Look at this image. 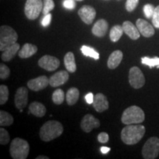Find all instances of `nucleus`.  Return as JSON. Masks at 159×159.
Wrapping results in <instances>:
<instances>
[{
	"instance_id": "nucleus-21",
	"label": "nucleus",
	"mask_w": 159,
	"mask_h": 159,
	"mask_svg": "<svg viewBox=\"0 0 159 159\" xmlns=\"http://www.w3.org/2000/svg\"><path fill=\"white\" fill-rule=\"evenodd\" d=\"M29 111L34 116L37 117H42L46 114L47 109L42 103L39 102H33L30 105Z\"/></svg>"
},
{
	"instance_id": "nucleus-23",
	"label": "nucleus",
	"mask_w": 159,
	"mask_h": 159,
	"mask_svg": "<svg viewBox=\"0 0 159 159\" xmlns=\"http://www.w3.org/2000/svg\"><path fill=\"white\" fill-rule=\"evenodd\" d=\"M64 65L66 70L70 73H74L77 70L75 55L71 52H67L64 56Z\"/></svg>"
},
{
	"instance_id": "nucleus-3",
	"label": "nucleus",
	"mask_w": 159,
	"mask_h": 159,
	"mask_svg": "<svg viewBox=\"0 0 159 159\" xmlns=\"http://www.w3.org/2000/svg\"><path fill=\"white\" fill-rule=\"evenodd\" d=\"M145 115L143 110L136 105L125 109L122 116V122L125 125L140 124L144 121Z\"/></svg>"
},
{
	"instance_id": "nucleus-30",
	"label": "nucleus",
	"mask_w": 159,
	"mask_h": 159,
	"mask_svg": "<svg viewBox=\"0 0 159 159\" xmlns=\"http://www.w3.org/2000/svg\"><path fill=\"white\" fill-rule=\"evenodd\" d=\"M9 97V90L7 85H0V104H5Z\"/></svg>"
},
{
	"instance_id": "nucleus-6",
	"label": "nucleus",
	"mask_w": 159,
	"mask_h": 159,
	"mask_svg": "<svg viewBox=\"0 0 159 159\" xmlns=\"http://www.w3.org/2000/svg\"><path fill=\"white\" fill-rule=\"evenodd\" d=\"M142 156L145 159H154L159 154V139L151 137L145 142L142 148Z\"/></svg>"
},
{
	"instance_id": "nucleus-22",
	"label": "nucleus",
	"mask_w": 159,
	"mask_h": 159,
	"mask_svg": "<svg viewBox=\"0 0 159 159\" xmlns=\"http://www.w3.org/2000/svg\"><path fill=\"white\" fill-rule=\"evenodd\" d=\"M20 49L19 43H15L8 48H7L1 55V58L3 61H10L13 58L16 52Z\"/></svg>"
},
{
	"instance_id": "nucleus-13",
	"label": "nucleus",
	"mask_w": 159,
	"mask_h": 159,
	"mask_svg": "<svg viewBox=\"0 0 159 159\" xmlns=\"http://www.w3.org/2000/svg\"><path fill=\"white\" fill-rule=\"evenodd\" d=\"M78 15L83 22L91 25L96 17V11L91 6L84 5L78 11Z\"/></svg>"
},
{
	"instance_id": "nucleus-38",
	"label": "nucleus",
	"mask_w": 159,
	"mask_h": 159,
	"mask_svg": "<svg viewBox=\"0 0 159 159\" xmlns=\"http://www.w3.org/2000/svg\"><path fill=\"white\" fill-rule=\"evenodd\" d=\"M75 0H64L63 2V5L65 8L66 9H74L76 6V4H75Z\"/></svg>"
},
{
	"instance_id": "nucleus-19",
	"label": "nucleus",
	"mask_w": 159,
	"mask_h": 159,
	"mask_svg": "<svg viewBox=\"0 0 159 159\" xmlns=\"http://www.w3.org/2000/svg\"><path fill=\"white\" fill-rule=\"evenodd\" d=\"M123 58V53L120 50H115L108 57L107 65L110 69H114L119 66Z\"/></svg>"
},
{
	"instance_id": "nucleus-26",
	"label": "nucleus",
	"mask_w": 159,
	"mask_h": 159,
	"mask_svg": "<svg viewBox=\"0 0 159 159\" xmlns=\"http://www.w3.org/2000/svg\"><path fill=\"white\" fill-rule=\"evenodd\" d=\"M13 121L14 119L11 114L4 111H0V126H10L13 124Z\"/></svg>"
},
{
	"instance_id": "nucleus-10",
	"label": "nucleus",
	"mask_w": 159,
	"mask_h": 159,
	"mask_svg": "<svg viewBox=\"0 0 159 159\" xmlns=\"http://www.w3.org/2000/svg\"><path fill=\"white\" fill-rule=\"evenodd\" d=\"M49 85V78L45 75L31 79L27 82V86L32 91H39L47 88Z\"/></svg>"
},
{
	"instance_id": "nucleus-43",
	"label": "nucleus",
	"mask_w": 159,
	"mask_h": 159,
	"mask_svg": "<svg viewBox=\"0 0 159 159\" xmlns=\"http://www.w3.org/2000/svg\"><path fill=\"white\" fill-rule=\"evenodd\" d=\"M75 1H79V2H80V1H83V0H75Z\"/></svg>"
},
{
	"instance_id": "nucleus-29",
	"label": "nucleus",
	"mask_w": 159,
	"mask_h": 159,
	"mask_svg": "<svg viewBox=\"0 0 159 159\" xmlns=\"http://www.w3.org/2000/svg\"><path fill=\"white\" fill-rule=\"evenodd\" d=\"M142 63L143 64L148 66L150 69L152 67L156 66L157 68L159 69V57H155L153 58H150L148 57H142Z\"/></svg>"
},
{
	"instance_id": "nucleus-12",
	"label": "nucleus",
	"mask_w": 159,
	"mask_h": 159,
	"mask_svg": "<svg viewBox=\"0 0 159 159\" xmlns=\"http://www.w3.org/2000/svg\"><path fill=\"white\" fill-rule=\"evenodd\" d=\"M100 122L98 119L91 114H87L83 117L80 123V127L82 130L85 133H90L94 128H99Z\"/></svg>"
},
{
	"instance_id": "nucleus-15",
	"label": "nucleus",
	"mask_w": 159,
	"mask_h": 159,
	"mask_svg": "<svg viewBox=\"0 0 159 159\" xmlns=\"http://www.w3.org/2000/svg\"><path fill=\"white\" fill-rule=\"evenodd\" d=\"M93 106L97 112L102 113L106 111L109 107V102L105 95L102 93H98L94 96Z\"/></svg>"
},
{
	"instance_id": "nucleus-31",
	"label": "nucleus",
	"mask_w": 159,
	"mask_h": 159,
	"mask_svg": "<svg viewBox=\"0 0 159 159\" xmlns=\"http://www.w3.org/2000/svg\"><path fill=\"white\" fill-rule=\"evenodd\" d=\"M43 7L42 13L43 15H47L52 11L55 7V3L53 0H43Z\"/></svg>"
},
{
	"instance_id": "nucleus-36",
	"label": "nucleus",
	"mask_w": 159,
	"mask_h": 159,
	"mask_svg": "<svg viewBox=\"0 0 159 159\" xmlns=\"http://www.w3.org/2000/svg\"><path fill=\"white\" fill-rule=\"evenodd\" d=\"M152 25L156 28H159V5L155 8L153 16L152 17Z\"/></svg>"
},
{
	"instance_id": "nucleus-37",
	"label": "nucleus",
	"mask_w": 159,
	"mask_h": 159,
	"mask_svg": "<svg viewBox=\"0 0 159 159\" xmlns=\"http://www.w3.org/2000/svg\"><path fill=\"white\" fill-rule=\"evenodd\" d=\"M97 139H98L99 142L102 143V144H105V143H107L108 142L109 136L108 135V134H107V133L102 132L98 135Z\"/></svg>"
},
{
	"instance_id": "nucleus-34",
	"label": "nucleus",
	"mask_w": 159,
	"mask_h": 159,
	"mask_svg": "<svg viewBox=\"0 0 159 159\" xmlns=\"http://www.w3.org/2000/svg\"><path fill=\"white\" fill-rule=\"evenodd\" d=\"M155 8L156 7H154L153 5H151V4H147L144 6V13L145 16H146L148 19H151L153 16Z\"/></svg>"
},
{
	"instance_id": "nucleus-39",
	"label": "nucleus",
	"mask_w": 159,
	"mask_h": 159,
	"mask_svg": "<svg viewBox=\"0 0 159 159\" xmlns=\"http://www.w3.org/2000/svg\"><path fill=\"white\" fill-rule=\"evenodd\" d=\"M51 19H52V15L51 13H48V14L45 15L43 19H42V25L43 27H47V26L49 25V24L51 23Z\"/></svg>"
},
{
	"instance_id": "nucleus-33",
	"label": "nucleus",
	"mask_w": 159,
	"mask_h": 159,
	"mask_svg": "<svg viewBox=\"0 0 159 159\" xmlns=\"http://www.w3.org/2000/svg\"><path fill=\"white\" fill-rule=\"evenodd\" d=\"M10 73H11V71H10L8 66L4 64V63H1L0 64V78H1V80L8 78Z\"/></svg>"
},
{
	"instance_id": "nucleus-41",
	"label": "nucleus",
	"mask_w": 159,
	"mask_h": 159,
	"mask_svg": "<svg viewBox=\"0 0 159 159\" xmlns=\"http://www.w3.org/2000/svg\"><path fill=\"white\" fill-rule=\"evenodd\" d=\"M100 150H101V152H102V153L107 154L108 152H109V151L111 150V148H107V147H102V148H100Z\"/></svg>"
},
{
	"instance_id": "nucleus-40",
	"label": "nucleus",
	"mask_w": 159,
	"mask_h": 159,
	"mask_svg": "<svg viewBox=\"0 0 159 159\" xmlns=\"http://www.w3.org/2000/svg\"><path fill=\"white\" fill-rule=\"evenodd\" d=\"M85 101H86L88 104H93V102H94V96L92 93H89L85 96Z\"/></svg>"
},
{
	"instance_id": "nucleus-7",
	"label": "nucleus",
	"mask_w": 159,
	"mask_h": 159,
	"mask_svg": "<svg viewBox=\"0 0 159 159\" xmlns=\"http://www.w3.org/2000/svg\"><path fill=\"white\" fill-rule=\"evenodd\" d=\"M42 0H27L25 7V13L30 20L36 19L43 11Z\"/></svg>"
},
{
	"instance_id": "nucleus-35",
	"label": "nucleus",
	"mask_w": 159,
	"mask_h": 159,
	"mask_svg": "<svg viewBox=\"0 0 159 159\" xmlns=\"http://www.w3.org/2000/svg\"><path fill=\"white\" fill-rule=\"evenodd\" d=\"M139 0H127L125 4V8L128 12L134 11L138 5Z\"/></svg>"
},
{
	"instance_id": "nucleus-28",
	"label": "nucleus",
	"mask_w": 159,
	"mask_h": 159,
	"mask_svg": "<svg viewBox=\"0 0 159 159\" xmlns=\"http://www.w3.org/2000/svg\"><path fill=\"white\" fill-rule=\"evenodd\" d=\"M53 102L56 105L62 104L65 99V94L64 91L62 89H57L53 92L52 96Z\"/></svg>"
},
{
	"instance_id": "nucleus-5",
	"label": "nucleus",
	"mask_w": 159,
	"mask_h": 159,
	"mask_svg": "<svg viewBox=\"0 0 159 159\" xmlns=\"http://www.w3.org/2000/svg\"><path fill=\"white\" fill-rule=\"evenodd\" d=\"M18 35L14 30L7 25L0 27V51H5L13 43H16Z\"/></svg>"
},
{
	"instance_id": "nucleus-4",
	"label": "nucleus",
	"mask_w": 159,
	"mask_h": 159,
	"mask_svg": "<svg viewBox=\"0 0 159 159\" xmlns=\"http://www.w3.org/2000/svg\"><path fill=\"white\" fill-rule=\"evenodd\" d=\"M30 152L28 142L22 139L16 138L12 141L10 153L13 159H26Z\"/></svg>"
},
{
	"instance_id": "nucleus-17",
	"label": "nucleus",
	"mask_w": 159,
	"mask_h": 159,
	"mask_svg": "<svg viewBox=\"0 0 159 159\" xmlns=\"http://www.w3.org/2000/svg\"><path fill=\"white\" fill-rule=\"evenodd\" d=\"M108 29V23L106 20L99 19L94 24L91 32L94 35L102 38L106 35Z\"/></svg>"
},
{
	"instance_id": "nucleus-18",
	"label": "nucleus",
	"mask_w": 159,
	"mask_h": 159,
	"mask_svg": "<svg viewBox=\"0 0 159 159\" xmlns=\"http://www.w3.org/2000/svg\"><path fill=\"white\" fill-rule=\"evenodd\" d=\"M122 28L125 34L130 37V39L132 40H137L140 37V32H139V29L137 28L136 26L134 25V24L130 21H125L122 24Z\"/></svg>"
},
{
	"instance_id": "nucleus-2",
	"label": "nucleus",
	"mask_w": 159,
	"mask_h": 159,
	"mask_svg": "<svg viewBox=\"0 0 159 159\" xmlns=\"http://www.w3.org/2000/svg\"><path fill=\"white\" fill-rule=\"evenodd\" d=\"M63 127L61 122L50 120L44 123L40 130V137L43 142H50L63 134Z\"/></svg>"
},
{
	"instance_id": "nucleus-20",
	"label": "nucleus",
	"mask_w": 159,
	"mask_h": 159,
	"mask_svg": "<svg viewBox=\"0 0 159 159\" xmlns=\"http://www.w3.org/2000/svg\"><path fill=\"white\" fill-rule=\"evenodd\" d=\"M38 51V47L32 43H25L19 52V56L21 58H28L35 55Z\"/></svg>"
},
{
	"instance_id": "nucleus-11",
	"label": "nucleus",
	"mask_w": 159,
	"mask_h": 159,
	"mask_svg": "<svg viewBox=\"0 0 159 159\" xmlns=\"http://www.w3.org/2000/svg\"><path fill=\"white\" fill-rule=\"evenodd\" d=\"M15 106L18 109H23L28 102V90L25 87H20L17 89L14 98Z\"/></svg>"
},
{
	"instance_id": "nucleus-1",
	"label": "nucleus",
	"mask_w": 159,
	"mask_h": 159,
	"mask_svg": "<svg viewBox=\"0 0 159 159\" xmlns=\"http://www.w3.org/2000/svg\"><path fill=\"white\" fill-rule=\"evenodd\" d=\"M145 128L142 125H127L122 129L121 139L125 144L128 145L136 144L140 142L145 134Z\"/></svg>"
},
{
	"instance_id": "nucleus-24",
	"label": "nucleus",
	"mask_w": 159,
	"mask_h": 159,
	"mask_svg": "<svg viewBox=\"0 0 159 159\" xmlns=\"http://www.w3.org/2000/svg\"><path fill=\"white\" fill-rule=\"evenodd\" d=\"M80 96V91L77 88L69 89L66 92V99L67 104L69 105H74L76 104L77 101H78Z\"/></svg>"
},
{
	"instance_id": "nucleus-32",
	"label": "nucleus",
	"mask_w": 159,
	"mask_h": 159,
	"mask_svg": "<svg viewBox=\"0 0 159 159\" xmlns=\"http://www.w3.org/2000/svg\"><path fill=\"white\" fill-rule=\"evenodd\" d=\"M10 135L5 128H0V144L6 145L9 143Z\"/></svg>"
},
{
	"instance_id": "nucleus-8",
	"label": "nucleus",
	"mask_w": 159,
	"mask_h": 159,
	"mask_svg": "<svg viewBox=\"0 0 159 159\" xmlns=\"http://www.w3.org/2000/svg\"><path fill=\"white\" fill-rule=\"evenodd\" d=\"M129 83L134 89H139L143 87L145 84V78L144 74L141 69L137 66L130 68L129 71Z\"/></svg>"
},
{
	"instance_id": "nucleus-14",
	"label": "nucleus",
	"mask_w": 159,
	"mask_h": 159,
	"mask_svg": "<svg viewBox=\"0 0 159 159\" xmlns=\"http://www.w3.org/2000/svg\"><path fill=\"white\" fill-rule=\"evenodd\" d=\"M136 27L141 34L145 38H150L155 34L154 27L144 19H139L137 20Z\"/></svg>"
},
{
	"instance_id": "nucleus-25",
	"label": "nucleus",
	"mask_w": 159,
	"mask_h": 159,
	"mask_svg": "<svg viewBox=\"0 0 159 159\" xmlns=\"http://www.w3.org/2000/svg\"><path fill=\"white\" fill-rule=\"evenodd\" d=\"M124 30H123L122 26L115 25L111 28L110 31V39L113 42H116L118 41L120 38L122 37Z\"/></svg>"
},
{
	"instance_id": "nucleus-16",
	"label": "nucleus",
	"mask_w": 159,
	"mask_h": 159,
	"mask_svg": "<svg viewBox=\"0 0 159 159\" xmlns=\"http://www.w3.org/2000/svg\"><path fill=\"white\" fill-rule=\"evenodd\" d=\"M69 74L66 71H59L50 77L49 85L52 87H58L65 84L69 80Z\"/></svg>"
},
{
	"instance_id": "nucleus-27",
	"label": "nucleus",
	"mask_w": 159,
	"mask_h": 159,
	"mask_svg": "<svg viewBox=\"0 0 159 159\" xmlns=\"http://www.w3.org/2000/svg\"><path fill=\"white\" fill-rule=\"evenodd\" d=\"M80 50L85 56L91 57L95 60H99V53L97 52V51H95L94 49L91 48L90 47H88V46H85V45L82 46V47H81Z\"/></svg>"
},
{
	"instance_id": "nucleus-9",
	"label": "nucleus",
	"mask_w": 159,
	"mask_h": 159,
	"mask_svg": "<svg viewBox=\"0 0 159 159\" xmlns=\"http://www.w3.org/2000/svg\"><path fill=\"white\" fill-rule=\"evenodd\" d=\"M39 66L48 71L56 70L60 66V61L57 57L50 56V55H44L39 61Z\"/></svg>"
},
{
	"instance_id": "nucleus-42",
	"label": "nucleus",
	"mask_w": 159,
	"mask_h": 159,
	"mask_svg": "<svg viewBox=\"0 0 159 159\" xmlns=\"http://www.w3.org/2000/svg\"><path fill=\"white\" fill-rule=\"evenodd\" d=\"M36 159H49V157L45 156H40L36 157Z\"/></svg>"
}]
</instances>
